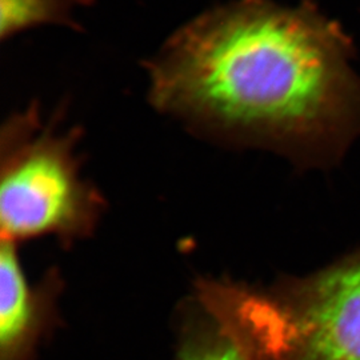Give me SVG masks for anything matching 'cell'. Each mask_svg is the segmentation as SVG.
I'll list each match as a JSON object with an SVG mask.
<instances>
[{
    "label": "cell",
    "mask_w": 360,
    "mask_h": 360,
    "mask_svg": "<svg viewBox=\"0 0 360 360\" xmlns=\"http://www.w3.org/2000/svg\"><path fill=\"white\" fill-rule=\"evenodd\" d=\"M176 326L174 360H248L227 324L198 294L184 303Z\"/></svg>",
    "instance_id": "5"
},
{
    "label": "cell",
    "mask_w": 360,
    "mask_h": 360,
    "mask_svg": "<svg viewBox=\"0 0 360 360\" xmlns=\"http://www.w3.org/2000/svg\"><path fill=\"white\" fill-rule=\"evenodd\" d=\"M252 360H360V260L262 292Z\"/></svg>",
    "instance_id": "3"
},
{
    "label": "cell",
    "mask_w": 360,
    "mask_h": 360,
    "mask_svg": "<svg viewBox=\"0 0 360 360\" xmlns=\"http://www.w3.org/2000/svg\"><path fill=\"white\" fill-rule=\"evenodd\" d=\"M91 0H0V37L13 38L43 25L77 27L74 16Z\"/></svg>",
    "instance_id": "6"
},
{
    "label": "cell",
    "mask_w": 360,
    "mask_h": 360,
    "mask_svg": "<svg viewBox=\"0 0 360 360\" xmlns=\"http://www.w3.org/2000/svg\"><path fill=\"white\" fill-rule=\"evenodd\" d=\"M77 129L44 122L31 104L10 116L0 132L1 239L19 245L40 236L63 243L96 230L105 202L84 179Z\"/></svg>",
    "instance_id": "2"
},
{
    "label": "cell",
    "mask_w": 360,
    "mask_h": 360,
    "mask_svg": "<svg viewBox=\"0 0 360 360\" xmlns=\"http://www.w3.org/2000/svg\"><path fill=\"white\" fill-rule=\"evenodd\" d=\"M349 41L306 0H232L193 18L147 60L150 102L233 147L281 146L354 94Z\"/></svg>",
    "instance_id": "1"
},
{
    "label": "cell",
    "mask_w": 360,
    "mask_h": 360,
    "mask_svg": "<svg viewBox=\"0 0 360 360\" xmlns=\"http://www.w3.org/2000/svg\"><path fill=\"white\" fill-rule=\"evenodd\" d=\"M18 245L0 247V360H35L43 340L58 324L63 282L56 271L30 281Z\"/></svg>",
    "instance_id": "4"
}]
</instances>
